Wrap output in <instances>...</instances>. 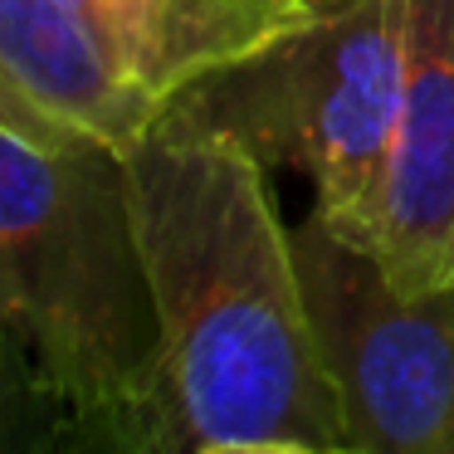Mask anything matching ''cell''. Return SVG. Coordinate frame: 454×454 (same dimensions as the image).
Wrapping results in <instances>:
<instances>
[{
  "instance_id": "obj_5",
  "label": "cell",
  "mask_w": 454,
  "mask_h": 454,
  "mask_svg": "<svg viewBox=\"0 0 454 454\" xmlns=\"http://www.w3.org/2000/svg\"><path fill=\"white\" fill-rule=\"evenodd\" d=\"M362 245L405 294L454 284V0H405V98Z\"/></svg>"
},
{
  "instance_id": "obj_1",
  "label": "cell",
  "mask_w": 454,
  "mask_h": 454,
  "mask_svg": "<svg viewBox=\"0 0 454 454\" xmlns=\"http://www.w3.org/2000/svg\"><path fill=\"white\" fill-rule=\"evenodd\" d=\"M122 157L167 327L176 454H356L269 167L171 118Z\"/></svg>"
},
{
  "instance_id": "obj_6",
  "label": "cell",
  "mask_w": 454,
  "mask_h": 454,
  "mask_svg": "<svg viewBox=\"0 0 454 454\" xmlns=\"http://www.w3.org/2000/svg\"><path fill=\"white\" fill-rule=\"evenodd\" d=\"M0 89L122 152L171 108L69 0H0Z\"/></svg>"
},
{
  "instance_id": "obj_2",
  "label": "cell",
  "mask_w": 454,
  "mask_h": 454,
  "mask_svg": "<svg viewBox=\"0 0 454 454\" xmlns=\"http://www.w3.org/2000/svg\"><path fill=\"white\" fill-rule=\"evenodd\" d=\"M5 401L40 444L176 454L167 327L122 147L0 89Z\"/></svg>"
},
{
  "instance_id": "obj_7",
  "label": "cell",
  "mask_w": 454,
  "mask_h": 454,
  "mask_svg": "<svg viewBox=\"0 0 454 454\" xmlns=\"http://www.w3.org/2000/svg\"><path fill=\"white\" fill-rule=\"evenodd\" d=\"M142 83L176 103L196 79L298 30L317 0H69Z\"/></svg>"
},
{
  "instance_id": "obj_3",
  "label": "cell",
  "mask_w": 454,
  "mask_h": 454,
  "mask_svg": "<svg viewBox=\"0 0 454 454\" xmlns=\"http://www.w3.org/2000/svg\"><path fill=\"white\" fill-rule=\"evenodd\" d=\"M405 98V0H317V15L196 79L171 122L313 181L317 215L362 239Z\"/></svg>"
},
{
  "instance_id": "obj_4",
  "label": "cell",
  "mask_w": 454,
  "mask_h": 454,
  "mask_svg": "<svg viewBox=\"0 0 454 454\" xmlns=\"http://www.w3.org/2000/svg\"><path fill=\"white\" fill-rule=\"evenodd\" d=\"M303 298L356 454H454V284L405 294L323 215L294 225Z\"/></svg>"
}]
</instances>
